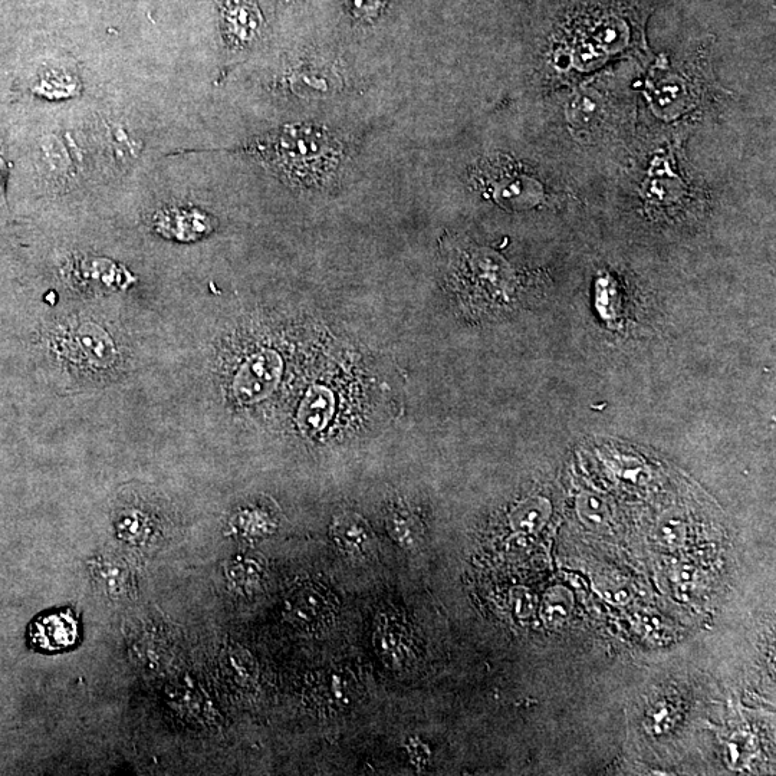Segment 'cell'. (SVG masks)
<instances>
[{
    "label": "cell",
    "mask_w": 776,
    "mask_h": 776,
    "mask_svg": "<svg viewBox=\"0 0 776 776\" xmlns=\"http://www.w3.org/2000/svg\"><path fill=\"white\" fill-rule=\"evenodd\" d=\"M272 144V163L295 182H318L337 163L334 140L315 128H286Z\"/></svg>",
    "instance_id": "1"
},
{
    "label": "cell",
    "mask_w": 776,
    "mask_h": 776,
    "mask_svg": "<svg viewBox=\"0 0 776 776\" xmlns=\"http://www.w3.org/2000/svg\"><path fill=\"white\" fill-rule=\"evenodd\" d=\"M284 361L274 350L258 351L240 366L233 380V394L242 404L268 399L281 383Z\"/></svg>",
    "instance_id": "2"
},
{
    "label": "cell",
    "mask_w": 776,
    "mask_h": 776,
    "mask_svg": "<svg viewBox=\"0 0 776 776\" xmlns=\"http://www.w3.org/2000/svg\"><path fill=\"white\" fill-rule=\"evenodd\" d=\"M69 354L74 360L92 367H108L115 358V347L110 335L94 324H85L69 334Z\"/></svg>",
    "instance_id": "3"
},
{
    "label": "cell",
    "mask_w": 776,
    "mask_h": 776,
    "mask_svg": "<svg viewBox=\"0 0 776 776\" xmlns=\"http://www.w3.org/2000/svg\"><path fill=\"white\" fill-rule=\"evenodd\" d=\"M78 639V623L71 611H58L39 617L29 627V640L36 649L58 651L74 646Z\"/></svg>",
    "instance_id": "4"
},
{
    "label": "cell",
    "mask_w": 776,
    "mask_h": 776,
    "mask_svg": "<svg viewBox=\"0 0 776 776\" xmlns=\"http://www.w3.org/2000/svg\"><path fill=\"white\" fill-rule=\"evenodd\" d=\"M337 400L334 391L327 386L309 388L299 406L297 423L299 429L307 434H320L330 426L334 419Z\"/></svg>",
    "instance_id": "5"
},
{
    "label": "cell",
    "mask_w": 776,
    "mask_h": 776,
    "mask_svg": "<svg viewBox=\"0 0 776 776\" xmlns=\"http://www.w3.org/2000/svg\"><path fill=\"white\" fill-rule=\"evenodd\" d=\"M228 38L238 44H246L261 28V13L253 0H226L223 9Z\"/></svg>",
    "instance_id": "6"
},
{
    "label": "cell",
    "mask_w": 776,
    "mask_h": 776,
    "mask_svg": "<svg viewBox=\"0 0 776 776\" xmlns=\"http://www.w3.org/2000/svg\"><path fill=\"white\" fill-rule=\"evenodd\" d=\"M161 233L180 240H193L206 235L210 230L209 220L199 212L190 210H169L157 222Z\"/></svg>",
    "instance_id": "7"
},
{
    "label": "cell",
    "mask_w": 776,
    "mask_h": 776,
    "mask_svg": "<svg viewBox=\"0 0 776 776\" xmlns=\"http://www.w3.org/2000/svg\"><path fill=\"white\" fill-rule=\"evenodd\" d=\"M549 515H551V505L547 499L531 498L516 506L511 515V522L516 531L529 534L547 524Z\"/></svg>",
    "instance_id": "8"
},
{
    "label": "cell",
    "mask_w": 776,
    "mask_h": 776,
    "mask_svg": "<svg viewBox=\"0 0 776 776\" xmlns=\"http://www.w3.org/2000/svg\"><path fill=\"white\" fill-rule=\"evenodd\" d=\"M577 515L582 524L594 531L604 528L610 521V509L607 503L601 496L590 492L581 493L578 496Z\"/></svg>",
    "instance_id": "9"
},
{
    "label": "cell",
    "mask_w": 776,
    "mask_h": 776,
    "mask_svg": "<svg viewBox=\"0 0 776 776\" xmlns=\"http://www.w3.org/2000/svg\"><path fill=\"white\" fill-rule=\"evenodd\" d=\"M687 526L680 516H666L656 529V539L664 548L676 549L685 544Z\"/></svg>",
    "instance_id": "10"
},
{
    "label": "cell",
    "mask_w": 776,
    "mask_h": 776,
    "mask_svg": "<svg viewBox=\"0 0 776 776\" xmlns=\"http://www.w3.org/2000/svg\"><path fill=\"white\" fill-rule=\"evenodd\" d=\"M572 608L571 594L567 590H561V588H555V590L549 591L547 597H545L544 603V617L548 623H557V621L565 620L570 616Z\"/></svg>",
    "instance_id": "11"
},
{
    "label": "cell",
    "mask_w": 776,
    "mask_h": 776,
    "mask_svg": "<svg viewBox=\"0 0 776 776\" xmlns=\"http://www.w3.org/2000/svg\"><path fill=\"white\" fill-rule=\"evenodd\" d=\"M390 531L393 538L406 548L414 547L417 538H419V531H417L413 521L410 518H404V516H397L394 519Z\"/></svg>",
    "instance_id": "12"
},
{
    "label": "cell",
    "mask_w": 776,
    "mask_h": 776,
    "mask_svg": "<svg viewBox=\"0 0 776 776\" xmlns=\"http://www.w3.org/2000/svg\"><path fill=\"white\" fill-rule=\"evenodd\" d=\"M341 544L345 549H358L363 548L367 542V528L363 524H344L340 529Z\"/></svg>",
    "instance_id": "13"
},
{
    "label": "cell",
    "mask_w": 776,
    "mask_h": 776,
    "mask_svg": "<svg viewBox=\"0 0 776 776\" xmlns=\"http://www.w3.org/2000/svg\"><path fill=\"white\" fill-rule=\"evenodd\" d=\"M697 581V571L695 567L689 564L680 565L674 574V584H676L677 595L689 598Z\"/></svg>",
    "instance_id": "14"
},
{
    "label": "cell",
    "mask_w": 776,
    "mask_h": 776,
    "mask_svg": "<svg viewBox=\"0 0 776 776\" xmlns=\"http://www.w3.org/2000/svg\"><path fill=\"white\" fill-rule=\"evenodd\" d=\"M347 3L353 15L361 19L376 18L383 6V0H347Z\"/></svg>",
    "instance_id": "15"
},
{
    "label": "cell",
    "mask_w": 776,
    "mask_h": 776,
    "mask_svg": "<svg viewBox=\"0 0 776 776\" xmlns=\"http://www.w3.org/2000/svg\"><path fill=\"white\" fill-rule=\"evenodd\" d=\"M516 616L521 618L531 617L534 613V595L526 590H518L514 597Z\"/></svg>",
    "instance_id": "16"
},
{
    "label": "cell",
    "mask_w": 776,
    "mask_h": 776,
    "mask_svg": "<svg viewBox=\"0 0 776 776\" xmlns=\"http://www.w3.org/2000/svg\"><path fill=\"white\" fill-rule=\"evenodd\" d=\"M604 597L605 600L617 605H624L630 601L628 590L626 588L614 587V585L607 587V590L604 591Z\"/></svg>",
    "instance_id": "17"
}]
</instances>
